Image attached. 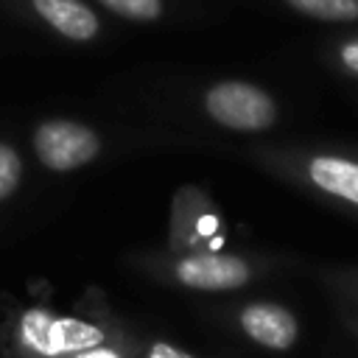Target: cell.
I'll list each match as a JSON object with an SVG mask.
<instances>
[{
    "label": "cell",
    "instance_id": "4fadbf2b",
    "mask_svg": "<svg viewBox=\"0 0 358 358\" xmlns=\"http://www.w3.org/2000/svg\"><path fill=\"white\" fill-rule=\"evenodd\" d=\"M76 358H117L112 350H101V347H90V350H81Z\"/></svg>",
    "mask_w": 358,
    "mask_h": 358
},
{
    "label": "cell",
    "instance_id": "52a82bcc",
    "mask_svg": "<svg viewBox=\"0 0 358 358\" xmlns=\"http://www.w3.org/2000/svg\"><path fill=\"white\" fill-rule=\"evenodd\" d=\"M308 171L322 190L358 204V162H347L338 157H316Z\"/></svg>",
    "mask_w": 358,
    "mask_h": 358
},
{
    "label": "cell",
    "instance_id": "9c48e42d",
    "mask_svg": "<svg viewBox=\"0 0 358 358\" xmlns=\"http://www.w3.org/2000/svg\"><path fill=\"white\" fill-rule=\"evenodd\" d=\"M101 3L126 20H157L162 11V0H101Z\"/></svg>",
    "mask_w": 358,
    "mask_h": 358
},
{
    "label": "cell",
    "instance_id": "8fae6325",
    "mask_svg": "<svg viewBox=\"0 0 358 358\" xmlns=\"http://www.w3.org/2000/svg\"><path fill=\"white\" fill-rule=\"evenodd\" d=\"M148 358H193V355H187V352H182V350H176V347H171V344H154L151 347V352H148Z\"/></svg>",
    "mask_w": 358,
    "mask_h": 358
},
{
    "label": "cell",
    "instance_id": "ba28073f",
    "mask_svg": "<svg viewBox=\"0 0 358 358\" xmlns=\"http://www.w3.org/2000/svg\"><path fill=\"white\" fill-rule=\"evenodd\" d=\"M288 3L296 11L316 20H333V22L358 20V0H288Z\"/></svg>",
    "mask_w": 358,
    "mask_h": 358
},
{
    "label": "cell",
    "instance_id": "30bf717a",
    "mask_svg": "<svg viewBox=\"0 0 358 358\" xmlns=\"http://www.w3.org/2000/svg\"><path fill=\"white\" fill-rule=\"evenodd\" d=\"M20 171H22V165H20L17 151L0 143V199L14 193V187L20 182Z\"/></svg>",
    "mask_w": 358,
    "mask_h": 358
},
{
    "label": "cell",
    "instance_id": "277c9868",
    "mask_svg": "<svg viewBox=\"0 0 358 358\" xmlns=\"http://www.w3.org/2000/svg\"><path fill=\"white\" fill-rule=\"evenodd\" d=\"M179 282L201 291L241 288L249 280V266L235 255H190L176 266Z\"/></svg>",
    "mask_w": 358,
    "mask_h": 358
},
{
    "label": "cell",
    "instance_id": "3957f363",
    "mask_svg": "<svg viewBox=\"0 0 358 358\" xmlns=\"http://www.w3.org/2000/svg\"><path fill=\"white\" fill-rule=\"evenodd\" d=\"M34 148L36 157L53 168V171H73L84 162H90L98 148L101 140L92 129L73 123V120H48L36 129L34 134Z\"/></svg>",
    "mask_w": 358,
    "mask_h": 358
},
{
    "label": "cell",
    "instance_id": "8992f818",
    "mask_svg": "<svg viewBox=\"0 0 358 358\" xmlns=\"http://www.w3.org/2000/svg\"><path fill=\"white\" fill-rule=\"evenodd\" d=\"M36 14L62 36L84 42L98 34V17L81 0H34Z\"/></svg>",
    "mask_w": 358,
    "mask_h": 358
},
{
    "label": "cell",
    "instance_id": "5b68a950",
    "mask_svg": "<svg viewBox=\"0 0 358 358\" xmlns=\"http://www.w3.org/2000/svg\"><path fill=\"white\" fill-rule=\"evenodd\" d=\"M241 324L257 344L268 350H285L296 338V319L274 302H255L243 308Z\"/></svg>",
    "mask_w": 358,
    "mask_h": 358
},
{
    "label": "cell",
    "instance_id": "7a4b0ae2",
    "mask_svg": "<svg viewBox=\"0 0 358 358\" xmlns=\"http://www.w3.org/2000/svg\"><path fill=\"white\" fill-rule=\"evenodd\" d=\"M22 341L45 355L59 352H81L90 347H98L103 341V333L81 319L67 316H50L45 310H28L22 316Z\"/></svg>",
    "mask_w": 358,
    "mask_h": 358
},
{
    "label": "cell",
    "instance_id": "7c38bea8",
    "mask_svg": "<svg viewBox=\"0 0 358 358\" xmlns=\"http://www.w3.org/2000/svg\"><path fill=\"white\" fill-rule=\"evenodd\" d=\"M341 62H344V64H347L352 73H358V39L341 48Z\"/></svg>",
    "mask_w": 358,
    "mask_h": 358
},
{
    "label": "cell",
    "instance_id": "6da1fadb",
    "mask_svg": "<svg viewBox=\"0 0 358 358\" xmlns=\"http://www.w3.org/2000/svg\"><path fill=\"white\" fill-rule=\"evenodd\" d=\"M204 106L213 120H218L227 129H238V131H257V129L271 126L274 120V101L263 90L246 81L215 84L207 92Z\"/></svg>",
    "mask_w": 358,
    "mask_h": 358
}]
</instances>
